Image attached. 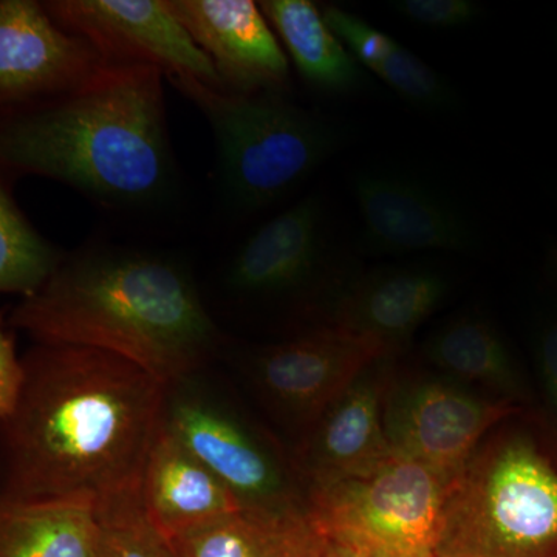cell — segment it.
I'll use <instances>...</instances> for the list:
<instances>
[{
    "instance_id": "1",
    "label": "cell",
    "mask_w": 557,
    "mask_h": 557,
    "mask_svg": "<svg viewBox=\"0 0 557 557\" xmlns=\"http://www.w3.org/2000/svg\"><path fill=\"white\" fill-rule=\"evenodd\" d=\"M24 394L2 424L0 508H100L141 491L163 426L168 387L127 359L38 344Z\"/></svg>"
},
{
    "instance_id": "2",
    "label": "cell",
    "mask_w": 557,
    "mask_h": 557,
    "mask_svg": "<svg viewBox=\"0 0 557 557\" xmlns=\"http://www.w3.org/2000/svg\"><path fill=\"white\" fill-rule=\"evenodd\" d=\"M9 329L47 346L108 351L166 386L190 379L220 344L188 271L127 249L65 258L38 295L11 311Z\"/></svg>"
},
{
    "instance_id": "3",
    "label": "cell",
    "mask_w": 557,
    "mask_h": 557,
    "mask_svg": "<svg viewBox=\"0 0 557 557\" xmlns=\"http://www.w3.org/2000/svg\"><path fill=\"white\" fill-rule=\"evenodd\" d=\"M163 70L109 62L79 89L9 109L0 124L2 166L58 180L108 207H143L174 175Z\"/></svg>"
},
{
    "instance_id": "4",
    "label": "cell",
    "mask_w": 557,
    "mask_h": 557,
    "mask_svg": "<svg viewBox=\"0 0 557 557\" xmlns=\"http://www.w3.org/2000/svg\"><path fill=\"white\" fill-rule=\"evenodd\" d=\"M437 557H557V460L533 435L486 438L448 487Z\"/></svg>"
},
{
    "instance_id": "5",
    "label": "cell",
    "mask_w": 557,
    "mask_h": 557,
    "mask_svg": "<svg viewBox=\"0 0 557 557\" xmlns=\"http://www.w3.org/2000/svg\"><path fill=\"white\" fill-rule=\"evenodd\" d=\"M166 78L211 124L220 189L236 211H259L282 199L343 141L332 121L292 104L277 91L237 94L194 76Z\"/></svg>"
},
{
    "instance_id": "6",
    "label": "cell",
    "mask_w": 557,
    "mask_h": 557,
    "mask_svg": "<svg viewBox=\"0 0 557 557\" xmlns=\"http://www.w3.org/2000/svg\"><path fill=\"white\" fill-rule=\"evenodd\" d=\"M448 483L395 454L362 478L309 491L311 518L357 557H437Z\"/></svg>"
},
{
    "instance_id": "7",
    "label": "cell",
    "mask_w": 557,
    "mask_h": 557,
    "mask_svg": "<svg viewBox=\"0 0 557 557\" xmlns=\"http://www.w3.org/2000/svg\"><path fill=\"white\" fill-rule=\"evenodd\" d=\"M190 380L168 387L163 426L230 487L242 507L309 508L307 487L276 443Z\"/></svg>"
},
{
    "instance_id": "8",
    "label": "cell",
    "mask_w": 557,
    "mask_h": 557,
    "mask_svg": "<svg viewBox=\"0 0 557 557\" xmlns=\"http://www.w3.org/2000/svg\"><path fill=\"white\" fill-rule=\"evenodd\" d=\"M519 412L449 376L395 381L384 399V432L395 454L417 461L448 485L461 474L491 429Z\"/></svg>"
},
{
    "instance_id": "9",
    "label": "cell",
    "mask_w": 557,
    "mask_h": 557,
    "mask_svg": "<svg viewBox=\"0 0 557 557\" xmlns=\"http://www.w3.org/2000/svg\"><path fill=\"white\" fill-rule=\"evenodd\" d=\"M395 357L379 338L339 325L255 348L247 376L271 412L304 435L379 359Z\"/></svg>"
},
{
    "instance_id": "10",
    "label": "cell",
    "mask_w": 557,
    "mask_h": 557,
    "mask_svg": "<svg viewBox=\"0 0 557 557\" xmlns=\"http://www.w3.org/2000/svg\"><path fill=\"white\" fill-rule=\"evenodd\" d=\"M53 20L90 40L108 62L149 64L223 89L218 70L159 0H51Z\"/></svg>"
},
{
    "instance_id": "11",
    "label": "cell",
    "mask_w": 557,
    "mask_h": 557,
    "mask_svg": "<svg viewBox=\"0 0 557 557\" xmlns=\"http://www.w3.org/2000/svg\"><path fill=\"white\" fill-rule=\"evenodd\" d=\"M108 64L90 40L58 24L44 3L0 2L2 110L67 95L89 83Z\"/></svg>"
},
{
    "instance_id": "12",
    "label": "cell",
    "mask_w": 557,
    "mask_h": 557,
    "mask_svg": "<svg viewBox=\"0 0 557 557\" xmlns=\"http://www.w3.org/2000/svg\"><path fill=\"white\" fill-rule=\"evenodd\" d=\"M362 244L375 255L468 252L479 247L478 226L463 208L421 180L368 171L355 178Z\"/></svg>"
},
{
    "instance_id": "13",
    "label": "cell",
    "mask_w": 557,
    "mask_h": 557,
    "mask_svg": "<svg viewBox=\"0 0 557 557\" xmlns=\"http://www.w3.org/2000/svg\"><path fill=\"white\" fill-rule=\"evenodd\" d=\"M392 361L394 357L373 362L304 435L293 463L307 494L372 474L395 456L383 423L384 399L394 379Z\"/></svg>"
},
{
    "instance_id": "14",
    "label": "cell",
    "mask_w": 557,
    "mask_h": 557,
    "mask_svg": "<svg viewBox=\"0 0 557 557\" xmlns=\"http://www.w3.org/2000/svg\"><path fill=\"white\" fill-rule=\"evenodd\" d=\"M175 20L218 70L223 89L277 91L288 84L284 50L251 0H164Z\"/></svg>"
},
{
    "instance_id": "15",
    "label": "cell",
    "mask_w": 557,
    "mask_h": 557,
    "mask_svg": "<svg viewBox=\"0 0 557 557\" xmlns=\"http://www.w3.org/2000/svg\"><path fill=\"white\" fill-rule=\"evenodd\" d=\"M324 207L318 196L263 223L237 249L226 284L247 296H276L302 287L325 255Z\"/></svg>"
},
{
    "instance_id": "16",
    "label": "cell",
    "mask_w": 557,
    "mask_h": 557,
    "mask_svg": "<svg viewBox=\"0 0 557 557\" xmlns=\"http://www.w3.org/2000/svg\"><path fill=\"white\" fill-rule=\"evenodd\" d=\"M448 292V277L429 267L375 270L341 293L330 324L375 336L397 355Z\"/></svg>"
},
{
    "instance_id": "17",
    "label": "cell",
    "mask_w": 557,
    "mask_h": 557,
    "mask_svg": "<svg viewBox=\"0 0 557 557\" xmlns=\"http://www.w3.org/2000/svg\"><path fill=\"white\" fill-rule=\"evenodd\" d=\"M141 498L150 522L168 542L244 508L230 487L164 426L146 463Z\"/></svg>"
},
{
    "instance_id": "18",
    "label": "cell",
    "mask_w": 557,
    "mask_h": 557,
    "mask_svg": "<svg viewBox=\"0 0 557 557\" xmlns=\"http://www.w3.org/2000/svg\"><path fill=\"white\" fill-rule=\"evenodd\" d=\"M170 544L177 557H321L329 539L309 508H242Z\"/></svg>"
},
{
    "instance_id": "19",
    "label": "cell",
    "mask_w": 557,
    "mask_h": 557,
    "mask_svg": "<svg viewBox=\"0 0 557 557\" xmlns=\"http://www.w3.org/2000/svg\"><path fill=\"white\" fill-rule=\"evenodd\" d=\"M321 11L330 30L338 36L355 60L375 73L403 100L431 112L457 108L458 97L453 84L398 40L339 7H324Z\"/></svg>"
},
{
    "instance_id": "20",
    "label": "cell",
    "mask_w": 557,
    "mask_h": 557,
    "mask_svg": "<svg viewBox=\"0 0 557 557\" xmlns=\"http://www.w3.org/2000/svg\"><path fill=\"white\" fill-rule=\"evenodd\" d=\"M424 354L443 375L458 383L479 386L509 405L527 399L515 358L486 319L461 317L446 322L429 338Z\"/></svg>"
},
{
    "instance_id": "21",
    "label": "cell",
    "mask_w": 557,
    "mask_h": 557,
    "mask_svg": "<svg viewBox=\"0 0 557 557\" xmlns=\"http://www.w3.org/2000/svg\"><path fill=\"white\" fill-rule=\"evenodd\" d=\"M267 21L284 42L300 76L327 94H351L364 84L362 65L309 0H263Z\"/></svg>"
},
{
    "instance_id": "22",
    "label": "cell",
    "mask_w": 557,
    "mask_h": 557,
    "mask_svg": "<svg viewBox=\"0 0 557 557\" xmlns=\"http://www.w3.org/2000/svg\"><path fill=\"white\" fill-rule=\"evenodd\" d=\"M100 541V520L94 508H0V557H98Z\"/></svg>"
},
{
    "instance_id": "23",
    "label": "cell",
    "mask_w": 557,
    "mask_h": 557,
    "mask_svg": "<svg viewBox=\"0 0 557 557\" xmlns=\"http://www.w3.org/2000/svg\"><path fill=\"white\" fill-rule=\"evenodd\" d=\"M65 256L32 225L11 190L0 189V292L22 299L38 295Z\"/></svg>"
},
{
    "instance_id": "24",
    "label": "cell",
    "mask_w": 557,
    "mask_h": 557,
    "mask_svg": "<svg viewBox=\"0 0 557 557\" xmlns=\"http://www.w3.org/2000/svg\"><path fill=\"white\" fill-rule=\"evenodd\" d=\"M95 511L101 528L98 557H174L146 515L141 491L112 498Z\"/></svg>"
},
{
    "instance_id": "25",
    "label": "cell",
    "mask_w": 557,
    "mask_h": 557,
    "mask_svg": "<svg viewBox=\"0 0 557 557\" xmlns=\"http://www.w3.org/2000/svg\"><path fill=\"white\" fill-rule=\"evenodd\" d=\"M391 10L403 20L429 28H463L483 16L474 0H392Z\"/></svg>"
},
{
    "instance_id": "26",
    "label": "cell",
    "mask_w": 557,
    "mask_h": 557,
    "mask_svg": "<svg viewBox=\"0 0 557 557\" xmlns=\"http://www.w3.org/2000/svg\"><path fill=\"white\" fill-rule=\"evenodd\" d=\"M27 370L24 358H20L14 330L0 333V421L7 423L16 413L24 394Z\"/></svg>"
},
{
    "instance_id": "27",
    "label": "cell",
    "mask_w": 557,
    "mask_h": 557,
    "mask_svg": "<svg viewBox=\"0 0 557 557\" xmlns=\"http://www.w3.org/2000/svg\"><path fill=\"white\" fill-rule=\"evenodd\" d=\"M539 362L544 380L545 397L557 416V324L545 330L539 343Z\"/></svg>"
},
{
    "instance_id": "28",
    "label": "cell",
    "mask_w": 557,
    "mask_h": 557,
    "mask_svg": "<svg viewBox=\"0 0 557 557\" xmlns=\"http://www.w3.org/2000/svg\"><path fill=\"white\" fill-rule=\"evenodd\" d=\"M321 557H357L347 552L346 548L339 547V545L332 544L329 542V547L325 548L324 555Z\"/></svg>"
},
{
    "instance_id": "29",
    "label": "cell",
    "mask_w": 557,
    "mask_h": 557,
    "mask_svg": "<svg viewBox=\"0 0 557 557\" xmlns=\"http://www.w3.org/2000/svg\"><path fill=\"white\" fill-rule=\"evenodd\" d=\"M174 557H177V556H175V553H174Z\"/></svg>"
}]
</instances>
